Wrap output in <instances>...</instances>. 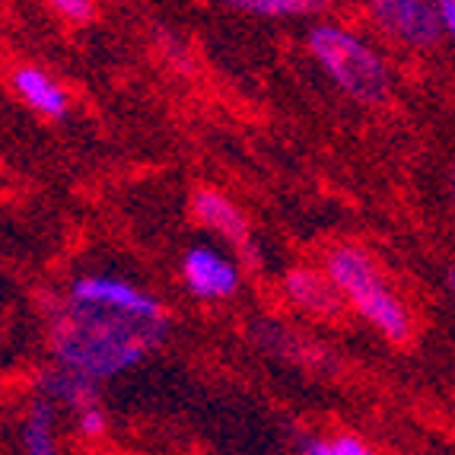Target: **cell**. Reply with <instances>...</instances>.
Returning a JSON list of instances; mask_svg holds the SVG:
<instances>
[{
    "label": "cell",
    "instance_id": "cell-14",
    "mask_svg": "<svg viewBox=\"0 0 455 455\" xmlns=\"http://www.w3.org/2000/svg\"><path fill=\"white\" fill-rule=\"evenodd\" d=\"M52 10L61 16L64 23H74V26H84L96 20V4H90V0H52Z\"/></svg>",
    "mask_w": 455,
    "mask_h": 455
},
{
    "label": "cell",
    "instance_id": "cell-2",
    "mask_svg": "<svg viewBox=\"0 0 455 455\" xmlns=\"http://www.w3.org/2000/svg\"><path fill=\"white\" fill-rule=\"evenodd\" d=\"M325 274L344 296V303L386 341L408 344L414 338V315L408 303L360 245H334L325 255Z\"/></svg>",
    "mask_w": 455,
    "mask_h": 455
},
{
    "label": "cell",
    "instance_id": "cell-6",
    "mask_svg": "<svg viewBox=\"0 0 455 455\" xmlns=\"http://www.w3.org/2000/svg\"><path fill=\"white\" fill-rule=\"evenodd\" d=\"M182 281L197 299H229L239 290L243 274L233 259L211 245H191L182 259Z\"/></svg>",
    "mask_w": 455,
    "mask_h": 455
},
{
    "label": "cell",
    "instance_id": "cell-8",
    "mask_svg": "<svg viewBox=\"0 0 455 455\" xmlns=\"http://www.w3.org/2000/svg\"><path fill=\"white\" fill-rule=\"evenodd\" d=\"M10 86H13L16 96L23 99V106H29L42 118L58 122L68 115L70 92L48 70L36 68V64H20V68L10 70Z\"/></svg>",
    "mask_w": 455,
    "mask_h": 455
},
{
    "label": "cell",
    "instance_id": "cell-10",
    "mask_svg": "<svg viewBox=\"0 0 455 455\" xmlns=\"http://www.w3.org/2000/svg\"><path fill=\"white\" fill-rule=\"evenodd\" d=\"M38 388H42V398H48L54 404H68L76 414L99 408V382L90 379V376H80L74 370H64L58 363L38 376Z\"/></svg>",
    "mask_w": 455,
    "mask_h": 455
},
{
    "label": "cell",
    "instance_id": "cell-5",
    "mask_svg": "<svg viewBox=\"0 0 455 455\" xmlns=\"http://www.w3.org/2000/svg\"><path fill=\"white\" fill-rule=\"evenodd\" d=\"M370 13L392 42H402L408 48L424 52L443 38L440 7L427 0H376Z\"/></svg>",
    "mask_w": 455,
    "mask_h": 455
},
{
    "label": "cell",
    "instance_id": "cell-12",
    "mask_svg": "<svg viewBox=\"0 0 455 455\" xmlns=\"http://www.w3.org/2000/svg\"><path fill=\"white\" fill-rule=\"evenodd\" d=\"M299 455H376V449L357 433H334V436H303Z\"/></svg>",
    "mask_w": 455,
    "mask_h": 455
},
{
    "label": "cell",
    "instance_id": "cell-16",
    "mask_svg": "<svg viewBox=\"0 0 455 455\" xmlns=\"http://www.w3.org/2000/svg\"><path fill=\"white\" fill-rule=\"evenodd\" d=\"M440 20H443V36L455 45V0H440Z\"/></svg>",
    "mask_w": 455,
    "mask_h": 455
},
{
    "label": "cell",
    "instance_id": "cell-1",
    "mask_svg": "<svg viewBox=\"0 0 455 455\" xmlns=\"http://www.w3.org/2000/svg\"><path fill=\"white\" fill-rule=\"evenodd\" d=\"M166 338L169 319H131L108 309L68 303V299L52 312V331H48L54 363L96 382L137 366Z\"/></svg>",
    "mask_w": 455,
    "mask_h": 455
},
{
    "label": "cell",
    "instance_id": "cell-17",
    "mask_svg": "<svg viewBox=\"0 0 455 455\" xmlns=\"http://www.w3.org/2000/svg\"><path fill=\"white\" fill-rule=\"evenodd\" d=\"M446 283H449V290H452V296H455V267H449V274H446Z\"/></svg>",
    "mask_w": 455,
    "mask_h": 455
},
{
    "label": "cell",
    "instance_id": "cell-11",
    "mask_svg": "<svg viewBox=\"0 0 455 455\" xmlns=\"http://www.w3.org/2000/svg\"><path fill=\"white\" fill-rule=\"evenodd\" d=\"M23 455H58L54 440V402L36 398L23 418Z\"/></svg>",
    "mask_w": 455,
    "mask_h": 455
},
{
    "label": "cell",
    "instance_id": "cell-9",
    "mask_svg": "<svg viewBox=\"0 0 455 455\" xmlns=\"http://www.w3.org/2000/svg\"><path fill=\"white\" fill-rule=\"evenodd\" d=\"M283 290L299 309L312 315H338V309L344 306V296L338 293L331 277L315 267H290L283 277Z\"/></svg>",
    "mask_w": 455,
    "mask_h": 455
},
{
    "label": "cell",
    "instance_id": "cell-18",
    "mask_svg": "<svg viewBox=\"0 0 455 455\" xmlns=\"http://www.w3.org/2000/svg\"><path fill=\"white\" fill-rule=\"evenodd\" d=\"M452 197H455V188H452Z\"/></svg>",
    "mask_w": 455,
    "mask_h": 455
},
{
    "label": "cell",
    "instance_id": "cell-13",
    "mask_svg": "<svg viewBox=\"0 0 455 455\" xmlns=\"http://www.w3.org/2000/svg\"><path fill=\"white\" fill-rule=\"evenodd\" d=\"M229 7L243 10L249 16H265V20H281V16H309L325 10L319 0H233Z\"/></svg>",
    "mask_w": 455,
    "mask_h": 455
},
{
    "label": "cell",
    "instance_id": "cell-15",
    "mask_svg": "<svg viewBox=\"0 0 455 455\" xmlns=\"http://www.w3.org/2000/svg\"><path fill=\"white\" fill-rule=\"evenodd\" d=\"M106 427H108V420L102 408H90V411H84V414H76V430H80V436H86V440H99V436L106 433Z\"/></svg>",
    "mask_w": 455,
    "mask_h": 455
},
{
    "label": "cell",
    "instance_id": "cell-3",
    "mask_svg": "<svg viewBox=\"0 0 455 455\" xmlns=\"http://www.w3.org/2000/svg\"><path fill=\"white\" fill-rule=\"evenodd\" d=\"M309 52L331 84L363 106H376L392 90L388 64L357 32L338 23H319L309 29Z\"/></svg>",
    "mask_w": 455,
    "mask_h": 455
},
{
    "label": "cell",
    "instance_id": "cell-7",
    "mask_svg": "<svg viewBox=\"0 0 455 455\" xmlns=\"http://www.w3.org/2000/svg\"><path fill=\"white\" fill-rule=\"evenodd\" d=\"M188 207H191V217L204 229L223 235L239 251H249L251 245L249 217H245L243 207L235 204L229 195H223L220 188H211V185H201V188L191 191Z\"/></svg>",
    "mask_w": 455,
    "mask_h": 455
},
{
    "label": "cell",
    "instance_id": "cell-4",
    "mask_svg": "<svg viewBox=\"0 0 455 455\" xmlns=\"http://www.w3.org/2000/svg\"><path fill=\"white\" fill-rule=\"evenodd\" d=\"M68 303L76 306H92V309H108L118 315H131V319H147V322H166V306L147 290L134 287V283L112 277V274H80L68 287Z\"/></svg>",
    "mask_w": 455,
    "mask_h": 455
}]
</instances>
